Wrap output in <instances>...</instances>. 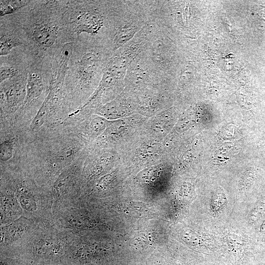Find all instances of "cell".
<instances>
[{
  "label": "cell",
  "mask_w": 265,
  "mask_h": 265,
  "mask_svg": "<svg viewBox=\"0 0 265 265\" xmlns=\"http://www.w3.org/2000/svg\"><path fill=\"white\" fill-rule=\"evenodd\" d=\"M34 55L25 47L13 49L0 57V82L26 72Z\"/></svg>",
  "instance_id": "12"
},
{
  "label": "cell",
  "mask_w": 265,
  "mask_h": 265,
  "mask_svg": "<svg viewBox=\"0 0 265 265\" xmlns=\"http://www.w3.org/2000/svg\"><path fill=\"white\" fill-rule=\"evenodd\" d=\"M27 45L26 36L11 15L0 17V55L9 54L13 49Z\"/></svg>",
  "instance_id": "13"
},
{
  "label": "cell",
  "mask_w": 265,
  "mask_h": 265,
  "mask_svg": "<svg viewBox=\"0 0 265 265\" xmlns=\"http://www.w3.org/2000/svg\"><path fill=\"white\" fill-rule=\"evenodd\" d=\"M83 185V175L77 163L65 168L50 189L53 214L76 202L81 196Z\"/></svg>",
  "instance_id": "8"
},
{
  "label": "cell",
  "mask_w": 265,
  "mask_h": 265,
  "mask_svg": "<svg viewBox=\"0 0 265 265\" xmlns=\"http://www.w3.org/2000/svg\"><path fill=\"white\" fill-rule=\"evenodd\" d=\"M154 0H114L112 48L115 52L152 22Z\"/></svg>",
  "instance_id": "6"
},
{
  "label": "cell",
  "mask_w": 265,
  "mask_h": 265,
  "mask_svg": "<svg viewBox=\"0 0 265 265\" xmlns=\"http://www.w3.org/2000/svg\"><path fill=\"white\" fill-rule=\"evenodd\" d=\"M75 236L76 233L59 228L52 219L39 221L20 245L0 255L35 263H60Z\"/></svg>",
  "instance_id": "4"
},
{
  "label": "cell",
  "mask_w": 265,
  "mask_h": 265,
  "mask_svg": "<svg viewBox=\"0 0 265 265\" xmlns=\"http://www.w3.org/2000/svg\"><path fill=\"white\" fill-rule=\"evenodd\" d=\"M226 202V198L224 194L218 193L213 195L211 202V209L213 212L220 210Z\"/></svg>",
  "instance_id": "20"
},
{
  "label": "cell",
  "mask_w": 265,
  "mask_h": 265,
  "mask_svg": "<svg viewBox=\"0 0 265 265\" xmlns=\"http://www.w3.org/2000/svg\"><path fill=\"white\" fill-rule=\"evenodd\" d=\"M180 235L183 240L191 246H196L199 243V238L197 235L191 230L184 229Z\"/></svg>",
  "instance_id": "19"
},
{
  "label": "cell",
  "mask_w": 265,
  "mask_h": 265,
  "mask_svg": "<svg viewBox=\"0 0 265 265\" xmlns=\"http://www.w3.org/2000/svg\"><path fill=\"white\" fill-rule=\"evenodd\" d=\"M53 55L32 58L26 72V99L19 112L40 109L49 90Z\"/></svg>",
  "instance_id": "7"
},
{
  "label": "cell",
  "mask_w": 265,
  "mask_h": 265,
  "mask_svg": "<svg viewBox=\"0 0 265 265\" xmlns=\"http://www.w3.org/2000/svg\"><path fill=\"white\" fill-rule=\"evenodd\" d=\"M38 221L22 216L13 221L1 225L0 254H5L20 245L35 227Z\"/></svg>",
  "instance_id": "11"
},
{
  "label": "cell",
  "mask_w": 265,
  "mask_h": 265,
  "mask_svg": "<svg viewBox=\"0 0 265 265\" xmlns=\"http://www.w3.org/2000/svg\"><path fill=\"white\" fill-rule=\"evenodd\" d=\"M26 72L0 83V112L2 115L14 114L22 108L26 96Z\"/></svg>",
  "instance_id": "10"
},
{
  "label": "cell",
  "mask_w": 265,
  "mask_h": 265,
  "mask_svg": "<svg viewBox=\"0 0 265 265\" xmlns=\"http://www.w3.org/2000/svg\"><path fill=\"white\" fill-rule=\"evenodd\" d=\"M53 265H68V264H63V263H57V264H53Z\"/></svg>",
  "instance_id": "23"
},
{
  "label": "cell",
  "mask_w": 265,
  "mask_h": 265,
  "mask_svg": "<svg viewBox=\"0 0 265 265\" xmlns=\"http://www.w3.org/2000/svg\"><path fill=\"white\" fill-rule=\"evenodd\" d=\"M64 0H31L12 18L24 31L25 47L35 56L53 55L64 45L72 43L63 16Z\"/></svg>",
  "instance_id": "1"
},
{
  "label": "cell",
  "mask_w": 265,
  "mask_h": 265,
  "mask_svg": "<svg viewBox=\"0 0 265 265\" xmlns=\"http://www.w3.org/2000/svg\"><path fill=\"white\" fill-rule=\"evenodd\" d=\"M113 53L109 46L90 38H80L72 43L64 84L66 108L75 110L86 103Z\"/></svg>",
  "instance_id": "2"
},
{
  "label": "cell",
  "mask_w": 265,
  "mask_h": 265,
  "mask_svg": "<svg viewBox=\"0 0 265 265\" xmlns=\"http://www.w3.org/2000/svg\"><path fill=\"white\" fill-rule=\"evenodd\" d=\"M265 213V203H260L253 210L251 216L252 219L255 221L260 218Z\"/></svg>",
  "instance_id": "21"
},
{
  "label": "cell",
  "mask_w": 265,
  "mask_h": 265,
  "mask_svg": "<svg viewBox=\"0 0 265 265\" xmlns=\"http://www.w3.org/2000/svg\"><path fill=\"white\" fill-rule=\"evenodd\" d=\"M63 16L72 43L87 38L112 49L114 0H65Z\"/></svg>",
  "instance_id": "3"
},
{
  "label": "cell",
  "mask_w": 265,
  "mask_h": 265,
  "mask_svg": "<svg viewBox=\"0 0 265 265\" xmlns=\"http://www.w3.org/2000/svg\"><path fill=\"white\" fill-rule=\"evenodd\" d=\"M106 121L105 118L98 116L92 119L90 123L91 132L95 135L100 134L106 126Z\"/></svg>",
  "instance_id": "18"
},
{
  "label": "cell",
  "mask_w": 265,
  "mask_h": 265,
  "mask_svg": "<svg viewBox=\"0 0 265 265\" xmlns=\"http://www.w3.org/2000/svg\"><path fill=\"white\" fill-rule=\"evenodd\" d=\"M165 78L147 59L143 51L130 64L124 80V87L133 90L160 85Z\"/></svg>",
  "instance_id": "9"
},
{
  "label": "cell",
  "mask_w": 265,
  "mask_h": 265,
  "mask_svg": "<svg viewBox=\"0 0 265 265\" xmlns=\"http://www.w3.org/2000/svg\"><path fill=\"white\" fill-rule=\"evenodd\" d=\"M1 181L14 192L24 216L37 221L52 219L50 190L38 185L26 172L2 174Z\"/></svg>",
  "instance_id": "5"
},
{
  "label": "cell",
  "mask_w": 265,
  "mask_h": 265,
  "mask_svg": "<svg viewBox=\"0 0 265 265\" xmlns=\"http://www.w3.org/2000/svg\"><path fill=\"white\" fill-rule=\"evenodd\" d=\"M30 1V0H0V17L16 13L26 6Z\"/></svg>",
  "instance_id": "16"
},
{
  "label": "cell",
  "mask_w": 265,
  "mask_h": 265,
  "mask_svg": "<svg viewBox=\"0 0 265 265\" xmlns=\"http://www.w3.org/2000/svg\"><path fill=\"white\" fill-rule=\"evenodd\" d=\"M0 225L23 216V211L12 189L1 181L0 197Z\"/></svg>",
  "instance_id": "14"
},
{
  "label": "cell",
  "mask_w": 265,
  "mask_h": 265,
  "mask_svg": "<svg viewBox=\"0 0 265 265\" xmlns=\"http://www.w3.org/2000/svg\"><path fill=\"white\" fill-rule=\"evenodd\" d=\"M125 95H121L114 100L98 106L94 111L97 114L107 119H112L124 115L131 110L130 104Z\"/></svg>",
  "instance_id": "15"
},
{
  "label": "cell",
  "mask_w": 265,
  "mask_h": 265,
  "mask_svg": "<svg viewBox=\"0 0 265 265\" xmlns=\"http://www.w3.org/2000/svg\"><path fill=\"white\" fill-rule=\"evenodd\" d=\"M0 158L1 161H6L11 159L14 152V141L11 137H7L1 140Z\"/></svg>",
  "instance_id": "17"
},
{
  "label": "cell",
  "mask_w": 265,
  "mask_h": 265,
  "mask_svg": "<svg viewBox=\"0 0 265 265\" xmlns=\"http://www.w3.org/2000/svg\"><path fill=\"white\" fill-rule=\"evenodd\" d=\"M260 232L263 234L265 233V218L262 224L261 225Z\"/></svg>",
  "instance_id": "22"
}]
</instances>
